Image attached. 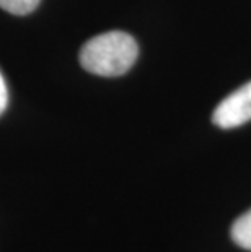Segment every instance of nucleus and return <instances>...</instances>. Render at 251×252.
I'll return each mask as SVG.
<instances>
[{"label":"nucleus","instance_id":"f257e3e1","mask_svg":"<svg viewBox=\"0 0 251 252\" xmlns=\"http://www.w3.org/2000/svg\"><path fill=\"white\" fill-rule=\"evenodd\" d=\"M139 56L136 39L124 31H108L88 39L80 51V63L100 77H119L134 65Z\"/></svg>","mask_w":251,"mask_h":252},{"label":"nucleus","instance_id":"7ed1b4c3","mask_svg":"<svg viewBox=\"0 0 251 252\" xmlns=\"http://www.w3.org/2000/svg\"><path fill=\"white\" fill-rule=\"evenodd\" d=\"M232 239L242 249L251 251V208L235 220L232 224Z\"/></svg>","mask_w":251,"mask_h":252},{"label":"nucleus","instance_id":"20e7f679","mask_svg":"<svg viewBox=\"0 0 251 252\" xmlns=\"http://www.w3.org/2000/svg\"><path fill=\"white\" fill-rule=\"evenodd\" d=\"M39 2L41 0H0V8H3L5 12L12 15L23 17V15L33 12L39 5Z\"/></svg>","mask_w":251,"mask_h":252},{"label":"nucleus","instance_id":"f03ea898","mask_svg":"<svg viewBox=\"0 0 251 252\" xmlns=\"http://www.w3.org/2000/svg\"><path fill=\"white\" fill-rule=\"evenodd\" d=\"M251 121V82L223 98L212 114V122L220 128H235Z\"/></svg>","mask_w":251,"mask_h":252},{"label":"nucleus","instance_id":"39448f33","mask_svg":"<svg viewBox=\"0 0 251 252\" xmlns=\"http://www.w3.org/2000/svg\"><path fill=\"white\" fill-rule=\"evenodd\" d=\"M7 104H8V91H7V85H5L2 73H0V116L3 114Z\"/></svg>","mask_w":251,"mask_h":252}]
</instances>
